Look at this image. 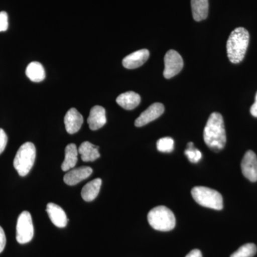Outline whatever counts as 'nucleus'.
<instances>
[{"label": "nucleus", "mask_w": 257, "mask_h": 257, "mask_svg": "<svg viewBox=\"0 0 257 257\" xmlns=\"http://www.w3.org/2000/svg\"><path fill=\"white\" fill-rule=\"evenodd\" d=\"M204 143L211 150L219 152L224 149L226 143L224 119L221 114H211L204 130Z\"/></svg>", "instance_id": "f257e3e1"}, {"label": "nucleus", "mask_w": 257, "mask_h": 257, "mask_svg": "<svg viewBox=\"0 0 257 257\" xmlns=\"http://www.w3.org/2000/svg\"><path fill=\"white\" fill-rule=\"evenodd\" d=\"M249 42V34L246 29L237 28L230 34L226 43V50L230 62L240 63L244 58Z\"/></svg>", "instance_id": "f03ea898"}, {"label": "nucleus", "mask_w": 257, "mask_h": 257, "mask_svg": "<svg viewBox=\"0 0 257 257\" xmlns=\"http://www.w3.org/2000/svg\"><path fill=\"white\" fill-rule=\"evenodd\" d=\"M147 220L150 226L157 231H169L175 227V214L165 206H158L152 209L147 215Z\"/></svg>", "instance_id": "7ed1b4c3"}, {"label": "nucleus", "mask_w": 257, "mask_h": 257, "mask_svg": "<svg viewBox=\"0 0 257 257\" xmlns=\"http://www.w3.org/2000/svg\"><path fill=\"white\" fill-rule=\"evenodd\" d=\"M36 158V148L32 143L22 145L15 157L14 167L20 177H25L30 173Z\"/></svg>", "instance_id": "20e7f679"}, {"label": "nucleus", "mask_w": 257, "mask_h": 257, "mask_svg": "<svg viewBox=\"0 0 257 257\" xmlns=\"http://www.w3.org/2000/svg\"><path fill=\"white\" fill-rule=\"evenodd\" d=\"M192 196L195 202L202 207L215 210L223 209L222 196L214 189L205 187H195L192 189Z\"/></svg>", "instance_id": "39448f33"}, {"label": "nucleus", "mask_w": 257, "mask_h": 257, "mask_svg": "<svg viewBox=\"0 0 257 257\" xmlns=\"http://www.w3.org/2000/svg\"><path fill=\"white\" fill-rule=\"evenodd\" d=\"M34 236V226L31 214L24 211L19 216L16 226V239L21 244L29 243Z\"/></svg>", "instance_id": "423d86ee"}, {"label": "nucleus", "mask_w": 257, "mask_h": 257, "mask_svg": "<svg viewBox=\"0 0 257 257\" xmlns=\"http://www.w3.org/2000/svg\"><path fill=\"white\" fill-rule=\"evenodd\" d=\"M183 59L177 51L171 50L166 53L164 77L170 79L178 74L183 68Z\"/></svg>", "instance_id": "0eeeda50"}, {"label": "nucleus", "mask_w": 257, "mask_h": 257, "mask_svg": "<svg viewBox=\"0 0 257 257\" xmlns=\"http://www.w3.org/2000/svg\"><path fill=\"white\" fill-rule=\"evenodd\" d=\"M241 172L243 175L250 182L257 181V157L251 150L245 153L241 163Z\"/></svg>", "instance_id": "6e6552de"}, {"label": "nucleus", "mask_w": 257, "mask_h": 257, "mask_svg": "<svg viewBox=\"0 0 257 257\" xmlns=\"http://www.w3.org/2000/svg\"><path fill=\"white\" fill-rule=\"evenodd\" d=\"M165 111V106L162 103H154L140 115V116L135 120V126L138 127L145 126L154 120L160 117L161 115Z\"/></svg>", "instance_id": "1a4fd4ad"}, {"label": "nucleus", "mask_w": 257, "mask_h": 257, "mask_svg": "<svg viewBox=\"0 0 257 257\" xmlns=\"http://www.w3.org/2000/svg\"><path fill=\"white\" fill-rule=\"evenodd\" d=\"M150 57V52L146 49L136 51L125 57L122 60L125 68L133 69L143 66Z\"/></svg>", "instance_id": "9d476101"}, {"label": "nucleus", "mask_w": 257, "mask_h": 257, "mask_svg": "<svg viewBox=\"0 0 257 257\" xmlns=\"http://www.w3.org/2000/svg\"><path fill=\"white\" fill-rule=\"evenodd\" d=\"M64 121L67 133L73 135L80 130L84 119L82 115L77 110V109L71 108L64 116Z\"/></svg>", "instance_id": "9b49d317"}, {"label": "nucleus", "mask_w": 257, "mask_h": 257, "mask_svg": "<svg viewBox=\"0 0 257 257\" xmlns=\"http://www.w3.org/2000/svg\"><path fill=\"white\" fill-rule=\"evenodd\" d=\"M92 174V169L89 167H82L79 168L72 169L64 175V183L69 186L76 185L87 179Z\"/></svg>", "instance_id": "f8f14e48"}, {"label": "nucleus", "mask_w": 257, "mask_h": 257, "mask_svg": "<svg viewBox=\"0 0 257 257\" xmlns=\"http://www.w3.org/2000/svg\"><path fill=\"white\" fill-rule=\"evenodd\" d=\"M87 123L92 131L99 130L106 123L105 109L101 106H94L91 109Z\"/></svg>", "instance_id": "ddd939ff"}, {"label": "nucleus", "mask_w": 257, "mask_h": 257, "mask_svg": "<svg viewBox=\"0 0 257 257\" xmlns=\"http://www.w3.org/2000/svg\"><path fill=\"white\" fill-rule=\"evenodd\" d=\"M47 212L52 222L59 228H64L68 222L67 214L62 208L54 203H49L47 205Z\"/></svg>", "instance_id": "4468645a"}, {"label": "nucleus", "mask_w": 257, "mask_h": 257, "mask_svg": "<svg viewBox=\"0 0 257 257\" xmlns=\"http://www.w3.org/2000/svg\"><path fill=\"white\" fill-rule=\"evenodd\" d=\"M116 103L123 109L132 110L140 104L141 97L138 93L130 91L120 94L116 99Z\"/></svg>", "instance_id": "2eb2a0df"}, {"label": "nucleus", "mask_w": 257, "mask_h": 257, "mask_svg": "<svg viewBox=\"0 0 257 257\" xmlns=\"http://www.w3.org/2000/svg\"><path fill=\"white\" fill-rule=\"evenodd\" d=\"M99 148V147L95 146L89 142H84L79 146L78 152L80 155L81 159L84 162H94L100 157Z\"/></svg>", "instance_id": "dca6fc26"}, {"label": "nucleus", "mask_w": 257, "mask_h": 257, "mask_svg": "<svg viewBox=\"0 0 257 257\" xmlns=\"http://www.w3.org/2000/svg\"><path fill=\"white\" fill-rule=\"evenodd\" d=\"M78 149L74 144H69L65 148V157L62 165V170L64 172L74 169L78 160Z\"/></svg>", "instance_id": "f3484780"}, {"label": "nucleus", "mask_w": 257, "mask_h": 257, "mask_svg": "<svg viewBox=\"0 0 257 257\" xmlns=\"http://www.w3.org/2000/svg\"><path fill=\"white\" fill-rule=\"evenodd\" d=\"M192 16L197 22L207 18L209 13V0H191Z\"/></svg>", "instance_id": "a211bd4d"}, {"label": "nucleus", "mask_w": 257, "mask_h": 257, "mask_svg": "<svg viewBox=\"0 0 257 257\" xmlns=\"http://www.w3.org/2000/svg\"><path fill=\"white\" fill-rule=\"evenodd\" d=\"M101 179L99 178L94 179L91 182H88L81 192L82 199L86 202H92L96 199L100 191Z\"/></svg>", "instance_id": "6ab92c4d"}, {"label": "nucleus", "mask_w": 257, "mask_h": 257, "mask_svg": "<svg viewBox=\"0 0 257 257\" xmlns=\"http://www.w3.org/2000/svg\"><path fill=\"white\" fill-rule=\"evenodd\" d=\"M29 79L34 82H40L45 78V71L43 66L38 62H32L26 69Z\"/></svg>", "instance_id": "aec40b11"}, {"label": "nucleus", "mask_w": 257, "mask_h": 257, "mask_svg": "<svg viewBox=\"0 0 257 257\" xmlns=\"http://www.w3.org/2000/svg\"><path fill=\"white\" fill-rule=\"evenodd\" d=\"M257 248L252 243H248L240 246L230 257H253L256 254Z\"/></svg>", "instance_id": "412c9836"}, {"label": "nucleus", "mask_w": 257, "mask_h": 257, "mask_svg": "<svg viewBox=\"0 0 257 257\" xmlns=\"http://www.w3.org/2000/svg\"><path fill=\"white\" fill-rule=\"evenodd\" d=\"M184 155L192 163H197L202 159V153L198 149L194 147L192 143H188L187 150L184 151Z\"/></svg>", "instance_id": "4be33fe9"}, {"label": "nucleus", "mask_w": 257, "mask_h": 257, "mask_svg": "<svg viewBox=\"0 0 257 257\" xmlns=\"http://www.w3.org/2000/svg\"><path fill=\"white\" fill-rule=\"evenodd\" d=\"M174 140L171 138H163L159 140L157 143L158 151L164 153H170L174 150Z\"/></svg>", "instance_id": "5701e85b"}, {"label": "nucleus", "mask_w": 257, "mask_h": 257, "mask_svg": "<svg viewBox=\"0 0 257 257\" xmlns=\"http://www.w3.org/2000/svg\"><path fill=\"white\" fill-rule=\"evenodd\" d=\"M9 23H8V15L6 12L0 13V32L8 30Z\"/></svg>", "instance_id": "b1692460"}, {"label": "nucleus", "mask_w": 257, "mask_h": 257, "mask_svg": "<svg viewBox=\"0 0 257 257\" xmlns=\"http://www.w3.org/2000/svg\"><path fill=\"white\" fill-rule=\"evenodd\" d=\"M8 138L4 130L0 128V155L5 151L8 144Z\"/></svg>", "instance_id": "393cba45"}, {"label": "nucleus", "mask_w": 257, "mask_h": 257, "mask_svg": "<svg viewBox=\"0 0 257 257\" xmlns=\"http://www.w3.org/2000/svg\"><path fill=\"white\" fill-rule=\"evenodd\" d=\"M6 241V236H5L4 230L2 226H0V253L3 252V250L5 249Z\"/></svg>", "instance_id": "a878e982"}, {"label": "nucleus", "mask_w": 257, "mask_h": 257, "mask_svg": "<svg viewBox=\"0 0 257 257\" xmlns=\"http://www.w3.org/2000/svg\"><path fill=\"white\" fill-rule=\"evenodd\" d=\"M250 112H251L253 116L257 117V92L256 96H255L254 103H253V105L251 106V109H250Z\"/></svg>", "instance_id": "bb28decb"}, {"label": "nucleus", "mask_w": 257, "mask_h": 257, "mask_svg": "<svg viewBox=\"0 0 257 257\" xmlns=\"http://www.w3.org/2000/svg\"><path fill=\"white\" fill-rule=\"evenodd\" d=\"M186 257H202L200 250L194 249L191 251Z\"/></svg>", "instance_id": "cd10ccee"}]
</instances>
